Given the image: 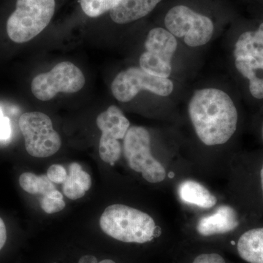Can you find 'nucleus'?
Wrapping results in <instances>:
<instances>
[{"mask_svg": "<svg viewBox=\"0 0 263 263\" xmlns=\"http://www.w3.org/2000/svg\"><path fill=\"white\" fill-rule=\"evenodd\" d=\"M7 240V230L4 221L0 218V251L5 247Z\"/></svg>", "mask_w": 263, "mask_h": 263, "instance_id": "nucleus-26", "label": "nucleus"}, {"mask_svg": "<svg viewBox=\"0 0 263 263\" xmlns=\"http://www.w3.org/2000/svg\"><path fill=\"white\" fill-rule=\"evenodd\" d=\"M141 68L150 75L167 79L171 74V62L165 61L155 53L146 51L140 57Z\"/></svg>", "mask_w": 263, "mask_h": 263, "instance_id": "nucleus-16", "label": "nucleus"}, {"mask_svg": "<svg viewBox=\"0 0 263 263\" xmlns=\"http://www.w3.org/2000/svg\"><path fill=\"white\" fill-rule=\"evenodd\" d=\"M68 177L76 183L81 186L85 191H88L91 186V176L88 173L83 171L79 163L73 162L69 167Z\"/></svg>", "mask_w": 263, "mask_h": 263, "instance_id": "nucleus-20", "label": "nucleus"}, {"mask_svg": "<svg viewBox=\"0 0 263 263\" xmlns=\"http://www.w3.org/2000/svg\"><path fill=\"white\" fill-rule=\"evenodd\" d=\"M261 135H262V141H263V124H262V130H261Z\"/></svg>", "mask_w": 263, "mask_h": 263, "instance_id": "nucleus-31", "label": "nucleus"}, {"mask_svg": "<svg viewBox=\"0 0 263 263\" xmlns=\"http://www.w3.org/2000/svg\"><path fill=\"white\" fill-rule=\"evenodd\" d=\"M239 226L238 214L233 208L221 205L211 214L199 219L197 230L199 234L210 236L224 234L236 229Z\"/></svg>", "mask_w": 263, "mask_h": 263, "instance_id": "nucleus-10", "label": "nucleus"}, {"mask_svg": "<svg viewBox=\"0 0 263 263\" xmlns=\"http://www.w3.org/2000/svg\"><path fill=\"white\" fill-rule=\"evenodd\" d=\"M19 184L24 191L32 195L41 194L46 195L57 190L55 185L46 175L37 176V175L29 172L21 175Z\"/></svg>", "mask_w": 263, "mask_h": 263, "instance_id": "nucleus-15", "label": "nucleus"}, {"mask_svg": "<svg viewBox=\"0 0 263 263\" xmlns=\"http://www.w3.org/2000/svg\"><path fill=\"white\" fill-rule=\"evenodd\" d=\"M63 193L66 197L71 200H78L84 196L86 191L83 190L79 185L74 182L67 176V179L63 183Z\"/></svg>", "mask_w": 263, "mask_h": 263, "instance_id": "nucleus-21", "label": "nucleus"}, {"mask_svg": "<svg viewBox=\"0 0 263 263\" xmlns=\"http://www.w3.org/2000/svg\"><path fill=\"white\" fill-rule=\"evenodd\" d=\"M257 47L254 41V32L243 33L235 44L234 51L235 58L253 57Z\"/></svg>", "mask_w": 263, "mask_h": 263, "instance_id": "nucleus-19", "label": "nucleus"}, {"mask_svg": "<svg viewBox=\"0 0 263 263\" xmlns=\"http://www.w3.org/2000/svg\"><path fill=\"white\" fill-rule=\"evenodd\" d=\"M99 261L98 258L95 256L90 255H84L79 259V262L78 263H98Z\"/></svg>", "mask_w": 263, "mask_h": 263, "instance_id": "nucleus-28", "label": "nucleus"}, {"mask_svg": "<svg viewBox=\"0 0 263 263\" xmlns=\"http://www.w3.org/2000/svg\"><path fill=\"white\" fill-rule=\"evenodd\" d=\"M97 125L102 131L99 143L100 158L114 165L122 155V145L119 140L124 139L130 123L120 109L110 105L97 118Z\"/></svg>", "mask_w": 263, "mask_h": 263, "instance_id": "nucleus-9", "label": "nucleus"}, {"mask_svg": "<svg viewBox=\"0 0 263 263\" xmlns=\"http://www.w3.org/2000/svg\"><path fill=\"white\" fill-rule=\"evenodd\" d=\"M262 70H263V65H262Z\"/></svg>", "mask_w": 263, "mask_h": 263, "instance_id": "nucleus-32", "label": "nucleus"}, {"mask_svg": "<svg viewBox=\"0 0 263 263\" xmlns=\"http://www.w3.org/2000/svg\"><path fill=\"white\" fill-rule=\"evenodd\" d=\"M98 263H117L115 261L112 260L110 259H103V260L100 261Z\"/></svg>", "mask_w": 263, "mask_h": 263, "instance_id": "nucleus-29", "label": "nucleus"}, {"mask_svg": "<svg viewBox=\"0 0 263 263\" xmlns=\"http://www.w3.org/2000/svg\"><path fill=\"white\" fill-rule=\"evenodd\" d=\"M177 46L174 34L160 27L152 29L145 42L146 51L155 53L168 62H171Z\"/></svg>", "mask_w": 263, "mask_h": 263, "instance_id": "nucleus-13", "label": "nucleus"}, {"mask_svg": "<svg viewBox=\"0 0 263 263\" xmlns=\"http://www.w3.org/2000/svg\"><path fill=\"white\" fill-rule=\"evenodd\" d=\"M123 149L130 168L141 173L146 181L156 183L165 179V168L152 155L150 134L146 128L129 127L124 138Z\"/></svg>", "mask_w": 263, "mask_h": 263, "instance_id": "nucleus-4", "label": "nucleus"}, {"mask_svg": "<svg viewBox=\"0 0 263 263\" xmlns=\"http://www.w3.org/2000/svg\"><path fill=\"white\" fill-rule=\"evenodd\" d=\"M179 194L182 201L202 209L214 207L217 202L208 189L192 180H186L180 184Z\"/></svg>", "mask_w": 263, "mask_h": 263, "instance_id": "nucleus-14", "label": "nucleus"}, {"mask_svg": "<svg viewBox=\"0 0 263 263\" xmlns=\"http://www.w3.org/2000/svg\"><path fill=\"white\" fill-rule=\"evenodd\" d=\"M86 79L82 71L70 62L57 64L51 71L33 79V95L41 101H48L58 93H76L84 87Z\"/></svg>", "mask_w": 263, "mask_h": 263, "instance_id": "nucleus-7", "label": "nucleus"}, {"mask_svg": "<svg viewBox=\"0 0 263 263\" xmlns=\"http://www.w3.org/2000/svg\"><path fill=\"white\" fill-rule=\"evenodd\" d=\"M193 263H226L224 259L216 253L202 254L197 256Z\"/></svg>", "mask_w": 263, "mask_h": 263, "instance_id": "nucleus-23", "label": "nucleus"}, {"mask_svg": "<svg viewBox=\"0 0 263 263\" xmlns=\"http://www.w3.org/2000/svg\"><path fill=\"white\" fill-rule=\"evenodd\" d=\"M164 24L171 34L183 37L185 43L191 47L206 44L214 33V24L210 18L184 5L171 8L164 18Z\"/></svg>", "mask_w": 263, "mask_h": 263, "instance_id": "nucleus-6", "label": "nucleus"}, {"mask_svg": "<svg viewBox=\"0 0 263 263\" xmlns=\"http://www.w3.org/2000/svg\"><path fill=\"white\" fill-rule=\"evenodd\" d=\"M161 0H122L110 11V18L115 23L124 24L146 16Z\"/></svg>", "mask_w": 263, "mask_h": 263, "instance_id": "nucleus-11", "label": "nucleus"}, {"mask_svg": "<svg viewBox=\"0 0 263 263\" xmlns=\"http://www.w3.org/2000/svg\"><path fill=\"white\" fill-rule=\"evenodd\" d=\"M11 124L9 118L0 119V141H8L11 137Z\"/></svg>", "mask_w": 263, "mask_h": 263, "instance_id": "nucleus-24", "label": "nucleus"}, {"mask_svg": "<svg viewBox=\"0 0 263 263\" xmlns=\"http://www.w3.org/2000/svg\"><path fill=\"white\" fill-rule=\"evenodd\" d=\"M237 250L247 262L263 263V227L251 228L240 235Z\"/></svg>", "mask_w": 263, "mask_h": 263, "instance_id": "nucleus-12", "label": "nucleus"}, {"mask_svg": "<svg viewBox=\"0 0 263 263\" xmlns=\"http://www.w3.org/2000/svg\"><path fill=\"white\" fill-rule=\"evenodd\" d=\"M122 0H81V6L85 14L97 18L110 11Z\"/></svg>", "mask_w": 263, "mask_h": 263, "instance_id": "nucleus-17", "label": "nucleus"}, {"mask_svg": "<svg viewBox=\"0 0 263 263\" xmlns=\"http://www.w3.org/2000/svg\"><path fill=\"white\" fill-rule=\"evenodd\" d=\"M254 41L256 46L263 47V23L260 24L257 31L254 32Z\"/></svg>", "mask_w": 263, "mask_h": 263, "instance_id": "nucleus-27", "label": "nucleus"}, {"mask_svg": "<svg viewBox=\"0 0 263 263\" xmlns=\"http://www.w3.org/2000/svg\"><path fill=\"white\" fill-rule=\"evenodd\" d=\"M197 137L207 146L224 144L234 135L238 114L229 95L221 90H197L189 104Z\"/></svg>", "mask_w": 263, "mask_h": 263, "instance_id": "nucleus-1", "label": "nucleus"}, {"mask_svg": "<svg viewBox=\"0 0 263 263\" xmlns=\"http://www.w3.org/2000/svg\"><path fill=\"white\" fill-rule=\"evenodd\" d=\"M46 176L53 183H64L68 174L63 166L60 164H52L48 169Z\"/></svg>", "mask_w": 263, "mask_h": 263, "instance_id": "nucleus-22", "label": "nucleus"}, {"mask_svg": "<svg viewBox=\"0 0 263 263\" xmlns=\"http://www.w3.org/2000/svg\"><path fill=\"white\" fill-rule=\"evenodd\" d=\"M142 90L166 97L172 93L174 84L168 79L150 75L136 67L119 72L111 84L112 94L122 103L130 101Z\"/></svg>", "mask_w": 263, "mask_h": 263, "instance_id": "nucleus-8", "label": "nucleus"}, {"mask_svg": "<svg viewBox=\"0 0 263 263\" xmlns=\"http://www.w3.org/2000/svg\"><path fill=\"white\" fill-rule=\"evenodd\" d=\"M18 124L29 155L45 158L60 150L61 138L46 114L37 111L24 114L19 119Z\"/></svg>", "mask_w": 263, "mask_h": 263, "instance_id": "nucleus-5", "label": "nucleus"}, {"mask_svg": "<svg viewBox=\"0 0 263 263\" xmlns=\"http://www.w3.org/2000/svg\"><path fill=\"white\" fill-rule=\"evenodd\" d=\"M100 226L105 234L124 243H145L157 236V228L152 216L122 204L107 207Z\"/></svg>", "mask_w": 263, "mask_h": 263, "instance_id": "nucleus-2", "label": "nucleus"}, {"mask_svg": "<svg viewBox=\"0 0 263 263\" xmlns=\"http://www.w3.org/2000/svg\"><path fill=\"white\" fill-rule=\"evenodd\" d=\"M3 117H4V115H3V110H2L1 108H0V119H2Z\"/></svg>", "mask_w": 263, "mask_h": 263, "instance_id": "nucleus-30", "label": "nucleus"}, {"mask_svg": "<svg viewBox=\"0 0 263 263\" xmlns=\"http://www.w3.org/2000/svg\"><path fill=\"white\" fill-rule=\"evenodd\" d=\"M55 7V0H17L16 8L7 22L8 37L17 43L31 41L49 24Z\"/></svg>", "mask_w": 263, "mask_h": 263, "instance_id": "nucleus-3", "label": "nucleus"}, {"mask_svg": "<svg viewBox=\"0 0 263 263\" xmlns=\"http://www.w3.org/2000/svg\"><path fill=\"white\" fill-rule=\"evenodd\" d=\"M41 206L46 214H52L61 212L65 208L63 195L57 190L43 195Z\"/></svg>", "mask_w": 263, "mask_h": 263, "instance_id": "nucleus-18", "label": "nucleus"}, {"mask_svg": "<svg viewBox=\"0 0 263 263\" xmlns=\"http://www.w3.org/2000/svg\"><path fill=\"white\" fill-rule=\"evenodd\" d=\"M249 90L254 98H263V80L257 77L253 80L249 81Z\"/></svg>", "mask_w": 263, "mask_h": 263, "instance_id": "nucleus-25", "label": "nucleus"}]
</instances>
